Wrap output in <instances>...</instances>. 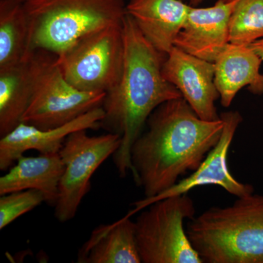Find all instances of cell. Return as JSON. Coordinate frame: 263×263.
Listing matches in <instances>:
<instances>
[{
  "label": "cell",
  "mask_w": 263,
  "mask_h": 263,
  "mask_svg": "<svg viewBox=\"0 0 263 263\" xmlns=\"http://www.w3.org/2000/svg\"><path fill=\"white\" fill-rule=\"evenodd\" d=\"M142 211L135 221L142 262L203 263L183 227L185 219L195 216L188 193L162 199Z\"/></svg>",
  "instance_id": "6"
},
{
  "label": "cell",
  "mask_w": 263,
  "mask_h": 263,
  "mask_svg": "<svg viewBox=\"0 0 263 263\" xmlns=\"http://www.w3.org/2000/svg\"><path fill=\"white\" fill-rule=\"evenodd\" d=\"M164 79L177 88L182 98L200 119H220L215 103L219 98L212 62L202 60L174 46L166 55L162 67Z\"/></svg>",
  "instance_id": "10"
},
{
  "label": "cell",
  "mask_w": 263,
  "mask_h": 263,
  "mask_svg": "<svg viewBox=\"0 0 263 263\" xmlns=\"http://www.w3.org/2000/svg\"><path fill=\"white\" fill-rule=\"evenodd\" d=\"M252 49L260 57L263 62V37L250 45Z\"/></svg>",
  "instance_id": "21"
},
{
  "label": "cell",
  "mask_w": 263,
  "mask_h": 263,
  "mask_svg": "<svg viewBox=\"0 0 263 263\" xmlns=\"http://www.w3.org/2000/svg\"><path fill=\"white\" fill-rule=\"evenodd\" d=\"M239 0H217L207 8L192 7L175 46L214 62L229 43V22Z\"/></svg>",
  "instance_id": "12"
},
{
  "label": "cell",
  "mask_w": 263,
  "mask_h": 263,
  "mask_svg": "<svg viewBox=\"0 0 263 263\" xmlns=\"http://www.w3.org/2000/svg\"><path fill=\"white\" fill-rule=\"evenodd\" d=\"M64 171L65 166L60 153L40 154L37 157L22 156L16 164L0 178V195L23 190H39L46 197V202L54 207Z\"/></svg>",
  "instance_id": "16"
},
{
  "label": "cell",
  "mask_w": 263,
  "mask_h": 263,
  "mask_svg": "<svg viewBox=\"0 0 263 263\" xmlns=\"http://www.w3.org/2000/svg\"><path fill=\"white\" fill-rule=\"evenodd\" d=\"M43 202L42 192L27 190L13 192L0 197V230H3L18 217L27 214Z\"/></svg>",
  "instance_id": "20"
},
{
  "label": "cell",
  "mask_w": 263,
  "mask_h": 263,
  "mask_svg": "<svg viewBox=\"0 0 263 263\" xmlns=\"http://www.w3.org/2000/svg\"><path fill=\"white\" fill-rule=\"evenodd\" d=\"M127 214L112 224H101L93 230L83 245L79 263H141L136 238V222Z\"/></svg>",
  "instance_id": "15"
},
{
  "label": "cell",
  "mask_w": 263,
  "mask_h": 263,
  "mask_svg": "<svg viewBox=\"0 0 263 263\" xmlns=\"http://www.w3.org/2000/svg\"><path fill=\"white\" fill-rule=\"evenodd\" d=\"M105 117L103 107L89 110L60 127L42 129L22 122L0 140V170L7 171L30 150L41 155L60 153L67 137L81 129H96Z\"/></svg>",
  "instance_id": "11"
},
{
  "label": "cell",
  "mask_w": 263,
  "mask_h": 263,
  "mask_svg": "<svg viewBox=\"0 0 263 263\" xmlns=\"http://www.w3.org/2000/svg\"><path fill=\"white\" fill-rule=\"evenodd\" d=\"M186 233L203 263H263V195L210 208L190 219Z\"/></svg>",
  "instance_id": "3"
},
{
  "label": "cell",
  "mask_w": 263,
  "mask_h": 263,
  "mask_svg": "<svg viewBox=\"0 0 263 263\" xmlns=\"http://www.w3.org/2000/svg\"><path fill=\"white\" fill-rule=\"evenodd\" d=\"M263 37V0H239L229 22V43L250 46Z\"/></svg>",
  "instance_id": "19"
},
{
  "label": "cell",
  "mask_w": 263,
  "mask_h": 263,
  "mask_svg": "<svg viewBox=\"0 0 263 263\" xmlns=\"http://www.w3.org/2000/svg\"><path fill=\"white\" fill-rule=\"evenodd\" d=\"M262 62L250 46L228 43L214 62V81L223 107L228 108L243 87L252 94H263Z\"/></svg>",
  "instance_id": "14"
},
{
  "label": "cell",
  "mask_w": 263,
  "mask_h": 263,
  "mask_svg": "<svg viewBox=\"0 0 263 263\" xmlns=\"http://www.w3.org/2000/svg\"><path fill=\"white\" fill-rule=\"evenodd\" d=\"M183 1H188L189 4L192 5V6L196 7L197 5H200V3H202L205 0H183Z\"/></svg>",
  "instance_id": "22"
},
{
  "label": "cell",
  "mask_w": 263,
  "mask_h": 263,
  "mask_svg": "<svg viewBox=\"0 0 263 263\" xmlns=\"http://www.w3.org/2000/svg\"><path fill=\"white\" fill-rule=\"evenodd\" d=\"M122 138L109 133L90 136L86 129L67 137L60 151L65 171L59 185L54 215L60 222L75 217L81 201L91 188L95 171L119 149Z\"/></svg>",
  "instance_id": "8"
},
{
  "label": "cell",
  "mask_w": 263,
  "mask_h": 263,
  "mask_svg": "<svg viewBox=\"0 0 263 263\" xmlns=\"http://www.w3.org/2000/svg\"><path fill=\"white\" fill-rule=\"evenodd\" d=\"M29 22L28 53L43 50L59 55L78 39L121 24L124 0H21Z\"/></svg>",
  "instance_id": "4"
},
{
  "label": "cell",
  "mask_w": 263,
  "mask_h": 263,
  "mask_svg": "<svg viewBox=\"0 0 263 263\" xmlns=\"http://www.w3.org/2000/svg\"><path fill=\"white\" fill-rule=\"evenodd\" d=\"M192 7L183 0H129L126 13L147 41L167 55L174 47Z\"/></svg>",
  "instance_id": "13"
},
{
  "label": "cell",
  "mask_w": 263,
  "mask_h": 263,
  "mask_svg": "<svg viewBox=\"0 0 263 263\" xmlns=\"http://www.w3.org/2000/svg\"><path fill=\"white\" fill-rule=\"evenodd\" d=\"M56 59L51 52H33L32 97L22 122L40 129H51L103 105L106 93L78 89L66 80Z\"/></svg>",
  "instance_id": "5"
},
{
  "label": "cell",
  "mask_w": 263,
  "mask_h": 263,
  "mask_svg": "<svg viewBox=\"0 0 263 263\" xmlns=\"http://www.w3.org/2000/svg\"><path fill=\"white\" fill-rule=\"evenodd\" d=\"M124 61L122 76L103 103L105 117L100 127L122 138L114 162L119 176L132 171L131 149L143 133L151 114L162 103L182 98L176 86L162 75V54L143 35L126 14L123 22Z\"/></svg>",
  "instance_id": "2"
},
{
  "label": "cell",
  "mask_w": 263,
  "mask_h": 263,
  "mask_svg": "<svg viewBox=\"0 0 263 263\" xmlns=\"http://www.w3.org/2000/svg\"><path fill=\"white\" fill-rule=\"evenodd\" d=\"M131 149L132 174L145 197L172 187L196 171L220 139L224 122L200 119L183 98L162 103Z\"/></svg>",
  "instance_id": "1"
},
{
  "label": "cell",
  "mask_w": 263,
  "mask_h": 263,
  "mask_svg": "<svg viewBox=\"0 0 263 263\" xmlns=\"http://www.w3.org/2000/svg\"><path fill=\"white\" fill-rule=\"evenodd\" d=\"M29 22L23 2L0 0V68L29 58Z\"/></svg>",
  "instance_id": "18"
},
{
  "label": "cell",
  "mask_w": 263,
  "mask_h": 263,
  "mask_svg": "<svg viewBox=\"0 0 263 263\" xmlns=\"http://www.w3.org/2000/svg\"><path fill=\"white\" fill-rule=\"evenodd\" d=\"M220 117L224 122L220 139L208 154L198 168L186 179L178 181L174 186L163 193L133 202V209L127 213L129 215L133 216L141 212L154 202L167 197L188 193L190 190L198 186L216 185L238 197L254 193L252 185L238 181L228 168V152L243 118L236 110L224 112Z\"/></svg>",
  "instance_id": "9"
},
{
  "label": "cell",
  "mask_w": 263,
  "mask_h": 263,
  "mask_svg": "<svg viewBox=\"0 0 263 263\" xmlns=\"http://www.w3.org/2000/svg\"><path fill=\"white\" fill-rule=\"evenodd\" d=\"M31 56L19 63L0 68L1 137L22 123L30 104L33 92Z\"/></svg>",
  "instance_id": "17"
},
{
  "label": "cell",
  "mask_w": 263,
  "mask_h": 263,
  "mask_svg": "<svg viewBox=\"0 0 263 263\" xmlns=\"http://www.w3.org/2000/svg\"><path fill=\"white\" fill-rule=\"evenodd\" d=\"M56 56L62 75L72 86L107 94L119 83L124 67L123 23L86 34Z\"/></svg>",
  "instance_id": "7"
}]
</instances>
